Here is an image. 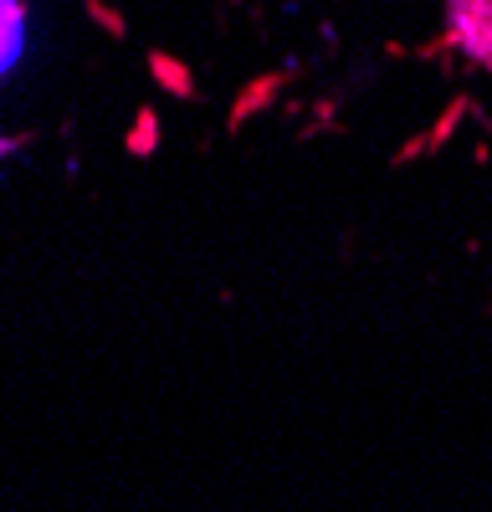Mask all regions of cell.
Here are the masks:
<instances>
[{
	"label": "cell",
	"mask_w": 492,
	"mask_h": 512,
	"mask_svg": "<svg viewBox=\"0 0 492 512\" xmlns=\"http://www.w3.org/2000/svg\"><path fill=\"white\" fill-rule=\"evenodd\" d=\"M26 47V6L21 0H0V77L21 62Z\"/></svg>",
	"instance_id": "cell-1"
},
{
	"label": "cell",
	"mask_w": 492,
	"mask_h": 512,
	"mask_svg": "<svg viewBox=\"0 0 492 512\" xmlns=\"http://www.w3.org/2000/svg\"><path fill=\"white\" fill-rule=\"evenodd\" d=\"M457 31L477 47V57H492V0H457Z\"/></svg>",
	"instance_id": "cell-2"
}]
</instances>
